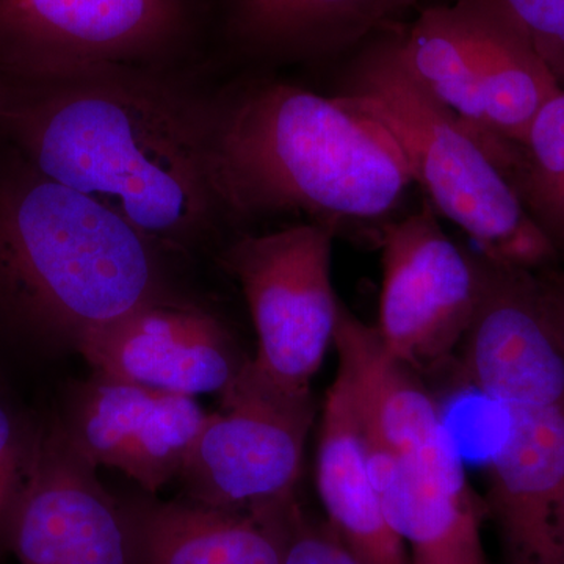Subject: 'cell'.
Wrapping results in <instances>:
<instances>
[{
	"instance_id": "6da1fadb",
	"label": "cell",
	"mask_w": 564,
	"mask_h": 564,
	"mask_svg": "<svg viewBox=\"0 0 564 564\" xmlns=\"http://www.w3.org/2000/svg\"><path fill=\"white\" fill-rule=\"evenodd\" d=\"M0 139L161 250H191L225 221L212 176L209 98L172 74L0 82Z\"/></svg>"
},
{
	"instance_id": "7a4b0ae2",
	"label": "cell",
	"mask_w": 564,
	"mask_h": 564,
	"mask_svg": "<svg viewBox=\"0 0 564 564\" xmlns=\"http://www.w3.org/2000/svg\"><path fill=\"white\" fill-rule=\"evenodd\" d=\"M209 137L226 221L303 215L339 229L386 217L413 184L377 124L289 82L248 79L210 96Z\"/></svg>"
},
{
	"instance_id": "3957f363",
	"label": "cell",
	"mask_w": 564,
	"mask_h": 564,
	"mask_svg": "<svg viewBox=\"0 0 564 564\" xmlns=\"http://www.w3.org/2000/svg\"><path fill=\"white\" fill-rule=\"evenodd\" d=\"M151 240L0 147V329L76 350L88 333L162 295Z\"/></svg>"
},
{
	"instance_id": "277c9868",
	"label": "cell",
	"mask_w": 564,
	"mask_h": 564,
	"mask_svg": "<svg viewBox=\"0 0 564 564\" xmlns=\"http://www.w3.org/2000/svg\"><path fill=\"white\" fill-rule=\"evenodd\" d=\"M333 98L391 139L436 214L481 256L534 273L558 261L477 133L419 84L397 40L362 55Z\"/></svg>"
},
{
	"instance_id": "5b68a950",
	"label": "cell",
	"mask_w": 564,
	"mask_h": 564,
	"mask_svg": "<svg viewBox=\"0 0 564 564\" xmlns=\"http://www.w3.org/2000/svg\"><path fill=\"white\" fill-rule=\"evenodd\" d=\"M397 44L408 70L477 133L496 163L524 143L538 111L563 90L516 33L459 0L423 11Z\"/></svg>"
},
{
	"instance_id": "8992f818",
	"label": "cell",
	"mask_w": 564,
	"mask_h": 564,
	"mask_svg": "<svg viewBox=\"0 0 564 564\" xmlns=\"http://www.w3.org/2000/svg\"><path fill=\"white\" fill-rule=\"evenodd\" d=\"M336 232L307 221L240 237L223 252L258 334V352L248 367L284 391L311 392L333 344L340 307L332 282Z\"/></svg>"
},
{
	"instance_id": "52a82bcc",
	"label": "cell",
	"mask_w": 564,
	"mask_h": 564,
	"mask_svg": "<svg viewBox=\"0 0 564 564\" xmlns=\"http://www.w3.org/2000/svg\"><path fill=\"white\" fill-rule=\"evenodd\" d=\"M314 414L313 393L284 391L247 361L182 467L187 500L256 514L292 507Z\"/></svg>"
},
{
	"instance_id": "ba28073f",
	"label": "cell",
	"mask_w": 564,
	"mask_h": 564,
	"mask_svg": "<svg viewBox=\"0 0 564 564\" xmlns=\"http://www.w3.org/2000/svg\"><path fill=\"white\" fill-rule=\"evenodd\" d=\"M185 24V0H0V82L163 70Z\"/></svg>"
},
{
	"instance_id": "9c48e42d",
	"label": "cell",
	"mask_w": 564,
	"mask_h": 564,
	"mask_svg": "<svg viewBox=\"0 0 564 564\" xmlns=\"http://www.w3.org/2000/svg\"><path fill=\"white\" fill-rule=\"evenodd\" d=\"M380 307L375 329L389 351L413 372L447 361L480 303V252L463 250L441 226L429 202L381 232Z\"/></svg>"
},
{
	"instance_id": "30bf717a",
	"label": "cell",
	"mask_w": 564,
	"mask_h": 564,
	"mask_svg": "<svg viewBox=\"0 0 564 564\" xmlns=\"http://www.w3.org/2000/svg\"><path fill=\"white\" fill-rule=\"evenodd\" d=\"M481 263L480 303L459 345L464 380L502 410L564 406V337L540 273Z\"/></svg>"
},
{
	"instance_id": "8fae6325",
	"label": "cell",
	"mask_w": 564,
	"mask_h": 564,
	"mask_svg": "<svg viewBox=\"0 0 564 564\" xmlns=\"http://www.w3.org/2000/svg\"><path fill=\"white\" fill-rule=\"evenodd\" d=\"M76 351L95 373L193 399L221 395L248 361L215 315L166 293L88 333Z\"/></svg>"
},
{
	"instance_id": "7c38bea8",
	"label": "cell",
	"mask_w": 564,
	"mask_h": 564,
	"mask_svg": "<svg viewBox=\"0 0 564 564\" xmlns=\"http://www.w3.org/2000/svg\"><path fill=\"white\" fill-rule=\"evenodd\" d=\"M207 415L193 397L95 373L61 426L96 467L120 470L155 494L180 477Z\"/></svg>"
},
{
	"instance_id": "4fadbf2b",
	"label": "cell",
	"mask_w": 564,
	"mask_h": 564,
	"mask_svg": "<svg viewBox=\"0 0 564 564\" xmlns=\"http://www.w3.org/2000/svg\"><path fill=\"white\" fill-rule=\"evenodd\" d=\"M18 564H132L122 505L61 425L44 430L35 477L9 540Z\"/></svg>"
},
{
	"instance_id": "5bb4252c",
	"label": "cell",
	"mask_w": 564,
	"mask_h": 564,
	"mask_svg": "<svg viewBox=\"0 0 564 564\" xmlns=\"http://www.w3.org/2000/svg\"><path fill=\"white\" fill-rule=\"evenodd\" d=\"M502 411L486 508L503 564H564V406Z\"/></svg>"
},
{
	"instance_id": "9a60e30c",
	"label": "cell",
	"mask_w": 564,
	"mask_h": 564,
	"mask_svg": "<svg viewBox=\"0 0 564 564\" xmlns=\"http://www.w3.org/2000/svg\"><path fill=\"white\" fill-rule=\"evenodd\" d=\"M367 454L386 516L411 564H486L481 516L448 432L411 454Z\"/></svg>"
},
{
	"instance_id": "2e32d148",
	"label": "cell",
	"mask_w": 564,
	"mask_h": 564,
	"mask_svg": "<svg viewBox=\"0 0 564 564\" xmlns=\"http://www.w3.org/2000/svg\"><path fill=\"white\" fill-rule=\"evenodd\" d=\"M337 373L370 454L400 456L447 433L432 393L386 348L375 326L340 304L333 339Z\"/></svg>"
},
{
	"instance_id": "e0dca14e",
	"label": "cell",
	"mask_w": 564,
	"mask_h": 564,
	"mask_svg": "<svg viewBox=\"0 0 564 564\" xmlns=\"http://www.w3.org/2000/svg\"><path fill=\"white\" fill-rule=\"evenodd\" d=\"M132 564H282L299 503L273 513H239L137 497L121 503Z\"/></svg>"
},
{
	"instance_id": "ac0fdd59",
	"label": "cell",
	"mask_w": 564,
	"mask_h": 564,
	"mask_svg": "<svg viewBox=\"0 0 564 564\" xmlns=\"http://www.w3.org/2000/svg\"><path fill=\"white\" fill-rule=\"evenodd\" d=\"M317 491L326 522L362 564H411L386 516L369 454L344 389L333 381L323 410Z\"/></svg>"
},
{
	"instance_id": "d6986e66",
	"label": "cell",
	"mask_w": 564,
	"mask_h": 564,
	"mask_svg": "<svg viewBox=\"0 0 564 564\" xmlns=\"http://www.w3.org/2000/svg\"><path fill=\"white\" fill-rule=\"evenodd\" d=\"M411 0H236L231 28L273 61H303L350 46Z\"/></svg>"
},
{
	"instance_id": "ffe728a7",
	"label": "cell",
	"mask_w": 564,
	"mask_h": 564,
	"mask_svg": "<svg viewBox=\"0 0 564 564\" xmlns=\"http://www.w3.org/2000/svg\"><path fill=\"white\" fill-rule=\"evenodd\" d=\"M500 169L527 215L564 259V90L538 111L524 143L508 148Z\"/></svg>"
},
{
	"instance_id": "44dd1931",
	"label": "cell",
	"mask_w": 564,
	"mask_h": 564,
	"mask_svg": "<svg viewBox=\"0 0 564 564\" xmlns=\"http://www.w3.org/2000/svg\"><path fill=\"white\" fill-rule=\"evenodd\" d=\"M43 440L44 430L0 397V555H9L11 525L35 477Z\"/></svg>"
},
{
	"instance_id": "7402d4cb",
	"label": "cell",
	"mask_w": 564,
	"mask_h": 564,
	"mask_svg": "<svg viewBox=\"0 0 564 564\" xmlns=\"http://www.w3.org/2000/svg\"><path fill=\"white\" fill-rule=\"evenodd\" d=\"M516 33L564 90V0H459Z\"/></svg>"
},
{
	"instance_id": "603a6c76",
	"label": "cell",
	"mask_w": 564,
	"mask_h": 564,
	"mask_svg": "<svg viewBox=\"0 0 564 564\" xmlns=\"http://www.w3.org/2000/svg\"><path fill=\"white\" fill-rule=\"evenodd\" d=\"M282 564H362L328 522L313 521L296 508Z\"/></svg>"
},
{
	"instance_id": "cb8c5ba5",
	"label": "cell",
	"mask_w": 564,
	"mask_h": 564,
	"mask_svg": "<svg viewBox=\"0 0 564 564\" xmlns=\"http://www.w3.org/2000/svg\"><path fill=\"white\" fill-rule=\"evenodd\" d=\"M540 280L543 284L545 302L564 337V267L540 273Z\"/></svg>"
},
{
	"instance_id": "d4e9b609",
	"label": "cell",
	"mask_w": 564,
	"mask_h": 564,
	"mask_svg": "<svg viewBox=\"0 0 564 564\" xmlns=\"http://www.w3.org/2000/svg\"><path fill=\"white\" fill-rule=\"evenodd\" d=\"M0 101H2V95H0Z\"/></svg>"
}]
</instances>
